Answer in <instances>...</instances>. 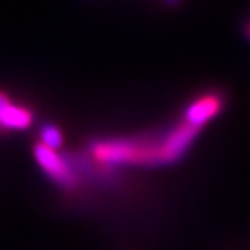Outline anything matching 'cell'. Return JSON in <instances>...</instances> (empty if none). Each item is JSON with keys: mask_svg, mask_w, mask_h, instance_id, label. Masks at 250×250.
<instances>
[{"mask_svg": "<svg viewBox=\"0 0 250 250\" xmlns=\"http://www.w3.org/2000/svg\"><path fill=\"white\" fill-rule=\"evenodd\" d=\"M89 152L105 169L121 166L154 167L175 163L167 145L166 131L162 134L95 140L89 146Z\"/></svg>", "mask_w": 250, "mask_h": 250, "instance_id": "6da1fadb", "label": "cell"}, {"mask_svg": "<svg viewBox=\"0 0 250 250\" xmlns=\"http://www.w3.org/2000/svg\"><path fill=\"white\" fill-rule=\"evenodd\" d=\"M33 155L40 167L51 178L59 187L63 190L73 191L79 187L80 178L65 158V155L59 154L55 149H50L42 144H37L33 146Z\"/></svg>", "mask_w": 250, "mask_h": 250, "instance_id": "7a4b0ae2", "label": "cell"}, {"mask_svg": "<svg viewBox=\"0 0 250 250\" xmlns=\"http://www.w3.org/2000/svg\"><path fill=\"white\" fill-rule=\"evenodd\" d=\"M225 107V97L222 92L209 91L196 97L187 104L183 113V121L188 122L193 127L204 128L205 125L216 118Z\"/></svg>", "mask_w": 250, "mask_h": 250, "instance_id": "3957f363", "label": "cell"}, {"mask_svg": "<svg viewBox=\"0 0 250 250\" xmlns=\"http://www.w3.org/2000/svg\"><path fill=\"white\" fill-rule=\"evenodd\" d=\"M33 122V113L21 105H15L11 98L0 92V127L5 130H26Z\"/></svg>", "mask_w": 250, "mask_h": 250, "instance_id": "277c9868", "label": "cell"}, {"mask_svg": "<svg viewBox=\"0 0 250 250\" xmlns=\"http://www.w3.org/2000/svg\"><path fill=\"white\" fill-rule=\"evenodd\" d=\"M40 144L44 146L59 151L63 145V134L55 124H44L40 128Z\"/></svg>", "mask_w": 250, "mask_h": 250, "instance_id": "5b68a950", "label": "cell"}, {"mask_svg": "<svg viewBox=\"0 0 250 250\" xmlns=\"http://www.w3.org/2000/svg\"><path fill=\"white\" fill-rule=\"evenodd\" d=\"M163 2H165V5H167L170 8H175V6H178L181 3V0H163Z\"/></svg>", "mask_w": 250, "mask_h": 250, "instance_id": "8992f818", "label": "cell"}, {"mask_svg": "<svg viewBox=\"0 0 250 250\" xmlns=\"http://www.w3.org/2000/svg\"><path fill=\"white\" fill-rule=\"evenodd\" d=\"M246 35H247V38L250 40V20H249V23L246 26Z\"/></svg>", "mask_w": 250, "mask_h": 250, "instance_id": "52a82bcc", "label": "cell"}]
</instances>
